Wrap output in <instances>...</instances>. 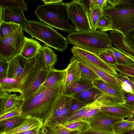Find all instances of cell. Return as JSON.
Here are the masks:
<instances>
[{
	"label": "cell",
	"instance_id": "21",
	"mask_svg": "<svg viewBox=\"0 0 134 134\" xmlns=\"http://www.w3.org/2000/svg\"><path fill=\"white\" fill-rule=\"evenodd\" d=\"M103 93L98 89L93 87L69 96L87 104L96 100Z\"/></svg>",
	"mask_w": 134,
	"mask_h": 134
},
{
	"label": "cell",
	"instance_id": "1",
	"mask_svg": "<svg viewBox=\"0 0 134 134\" xmlns=\"http://www.w3.org/2000/svg\"><path fill=\"white\" fill-rule=\"evenodd\" d=\"M65 92L64 81L52 87L42 84L33 94L24 101L22 115L39 119L43 122L62 94Z\"/></svg>",
	"mask_w": 134,
	"mask_h": 134
},
{
	"label": "cell",
	"instance_id": "26",
	"mask_svg": "<svg viewBox=\"0 0 134 134\" xmlns=\"http://www.w3.org/2000/svg\"><path fill=\"white\" fill-rule=\"evenodd\" d=\"M76 59L78 60L81 71L80 80L92 83L95 80L100 78L92 69L86 66L77 59Z\"/></svg>",
	"mask_w": 134,
	"mask_h": 134
},
{
	"label": "cell",
	"instance_id": "43",
	"mask_svg": "<svg viewBox=\"0 0 134 134\" xmlns=\"http://www.w3.org/2000/svg\"><path fill=\"white\" fill-rule=\"evenodd\" d=\"M8 61L0 59V80L7 77Z\"/></svg>",
	"mask_w": 134,
	"mask_h": 134
},
{
	"label": "cell",
	"instance_id": "58",
	"mask_svg": "<svg viewBox=\"0 0 134 134\" xmlns=\"http://www.w3.org/2000/svg\"><path fill=\"white\" fill-rule=\"evenodd\" d=\"M133 116L134 117V111H133Z\"/></svg>",
	"mask_w": 134,
	"mask_h": 134
},
{
	"label": "cell",
	"instance_id": "52",
	"mask_svg": "<svg viewBox=\"0 0 134 134\" xmlns=\"http://www.w3.org/2000/svg\"><path fill=\"white\" fill-rule=\"evenodd\" d=\"M79 134H110L104 133L95 131L90 129L84 132H80Z\"/></svg>",
	"mask_w": 134,
	"mask_h": 134
},
{
	"label": "cell",
	"instance_id": "32",
	"mask_svg": "<svg viewBox=\"0 0 134 134\" xmlns=\"http://www.w3.org/2000/svg\"><path fill=\"white\" fill-rule=\"evenodd\" d=\"M0 7L20 8L26 11L28 10L27 4L23 0H0Z\"/></svg>",
	"mask_w": 134,
	"mask_h": 134
},
{
	"label": "cell",
	"instance_id": "41",
	"mask_svg": "<svg viewBox=\"0 0 134 134\" xmlns=\"http://www.w3.org/2000/svg\"><path fill=\"white\" fill-rule=\"evenodd\" d=\"M86 105V104L80 100L72 98L69 110L66 118Z\"/></svg>",
	"mask_w": 134,
	"mask_h": 134
},
{
	"label": "cell",
	"instance_id": "47",
	"mask_svg": "<svg viewBox=\"0 0 134 134\" xmlns=\"http://www.w3.org/2000/svg\"><path fill=\"white\" fill-rule=\"evenodd\" d=\"M118 81L120 84L122 90L123 91L127 92L133 94L134 91L131 87L130 86L118 80Z\"/></svg>",
	"mask_w": 134,
	"mask_h": 134
},
{
	"label": "cell",
	"instance_id": "53",
	"mask_svg": "<svg viewBox=\"0 0 134 134\" xmlns=\"http://www.w3.org/2000/svg\"><path fill=\"white\" fill-rule=\"evenodd\" d=\"M61 0H42L44 4H52L60 1Z\"/></svg>",
	"mask_w": 134,
	"mask_h": 134
},
{
	"label": "cell",
	"instance_id": "36",
	"mask_svg": "<svg viewBox=\"0 0 134 134\" xmlns=\"http://www.w3.org/2000/svg\"><path fill=\"white\" fill-rule=\"evenodd\" d=\"M114 67L116 70L121 74L134 77V64L129 65L116 64Z\"/></svg>",
	"mask_w": 134,
	"mask_h": 134
},
{
	"label": "cell",
	"instance_id": "57",
	"mask_svg": "<svg viewBox=\"0 0 134 134\" xmlns=\"http://www.w3.org/2000/svg\"><path fill=\"white\" fill-rule=\"evenodd\" d=\"M132 111L133 112L134 111V108H133V109L132 110Z\"/></svg>",
	"mask_w": 134,
	"mask_h": 134
},
{
	"label": "cell",
	"instance_id": "16",
	"mask_svg": "<svg viewBox=\"0 0 134 134\" xmlns=\"http://www.w3.org/2000/svg\"><path fill=\"white\" fill-rule=\"evenodd\" d=\"M27 60L19 54L9 60L6 77L19 78L23 73Z\"/></svg>",
	"mask_w": 134,
	"mask_h": 134
},
{
	"label": "cell",
	"instance_id": "40",
	"mask_svg": "<svg viewBox=\"0 0 134 134\" xmlns=\"http://www.w3.org/2000/svg\"><path fill=\"white\" fill-rule=\"evenodd\" d=\"M92 85L93 87L98 89L103 93H105L110 86L100 78L95 80L92 82Z\"/></svg>",
	"mask_w": 134,
	"mask_h": 134
},
{
	"label": "cell",
	"instance_id": "2",
	"mask_svg": "<svg viewBox=\"0 0 134 134\" xmlns=\"http://www.w3.org/2000/svg\"><path fill=\"white\" fill-rule=\"evenodd\" d=\"M46 67L42 47L36 55L28 59L22 75L14 79L5 77L0 80V86L9 93L18 92L23 98Z\"/></svg>",
	"mask_w": 134,
	"mask_h": 134
},
{
	"label": "cell",
	"instance_id": "6",
	"mask_svg": "<svg viewBox=\"0 0 134 134\" xmlns=\"http://www.w3.org/2000/svg\"><path fill=\"white\" fill-rule=\"evenodd\" d=\"M25 31L32 38H35L44 43L48 47L59 51L63 52L68 47L67 39L51 27L41 22L28 21Z\"/></svg>",
	"mask_w": 134,
	"mask_h": 134
},
{
	"label": "cell",
	"instance_id": "56",
	"mask_svg": "<svg viewBox=\"0 0 134 134\" xmlns=\"http://www.w3.org/2000/svg\"><path fill=\"white\" fill-rule=\"evenodd\" d=\"M36 134H41V133L40 132V130Z\"/></svg>",
	"mask_w": 134,
	"mask_h": 134
},
{
	"label": "cell",
	"instance_id": "54",
	"mask_svg": "<svg viewBox=\"0 0 134 134\" xmlns=\"http://www.w3.org/2000/svg\"><path fill=\"white\" fill-rule=\"evenodd\" d=\"M133 114L129 118L127 119V120L129 121H134V119L133 118Z\"/></svg>",
	"mask_w": 134,
	"mask_h": 134
},
{
	"label": "cell",
	"instance_id": "10",
	"mask_svg": "<svg viewBox=\"0 0 134 134\" xmlns=\"http://www.w3.org/2000/svg\"><path fill=\"white\" fill-rule=\"evenodd\" d=\"M123 119L100 110L88 119L87 122L90 129L93 130L104 133L114 134L113 125Z\"/></svg>",
	"mask_w": 134,
	"mask_h": 134
},
{
	"label": "cell",
	"instance_id": "34",
	"mask_svg": "<svg viewBox=\"0 0 134 134\" xmlns=\"http://www.w3.org/2000/svg\"><path fill=\"white\" fill-rule=\"evenodd\" d=\"M97 54L107 63L114 66L116 64V59L110 49Z\"/></svg>",
	"mask_w": 134,
	"mask_h": 134
},
{
	"label": "cell",
	"instance_id": "18",
	"mask_svg": "<svg viewBox=\"0 0 134 134\" xmlns=\"http://www.w3.org/2000/svg\"><path fill=\"white\" fill-rule=\"evenodd\" d=\"M42 47V46L36 40L25 36L24 42L19 54L29 59L35 56Z\"/></svg>",
	"mask_w": 134,
	"mask_h": 134
},
{
	"label": "cell",
	"instance_id": "46",
	"mask_svg": "<svg viewBox=\"0 0 134 134\" xmlns=\"http://www.w3.org/2000/svg\"><path fill=\"white\" fill-rule=\"evenodd\" d=\"M100 111V108L91 110L85 114L79 121H82L87 122L88 119L94 116Z\"/></svg>",
	"mask_w": 134,
	"mask_h": 134
},
{
	"label": "cell",
	"instance_id": "20",
	"mask_svg": "<svg viewBox=\"0 0 134 134\" xmlns=\"http://www.w3.org/2000/svg\"><path fill=\"white\" fill-rule=\"evenodd\" d=\"M66 71L65 69L59 70L54 68L51 69L42 85L46 87H52L58 85L64 80Z\"/></svg>",
	"mask_w": 134,
	"mask_h": 134
},
{
	"label": "cell",
	"instance_id": "38",
	"mask_svg": "<svg viewBox=\"0 0 134 134\" xmlns=\"http://www.w3.org/2000/svg\"><path fill=\"white\" fill-rule=\"evenodd\" d=\"M22 107L15 108L0 114V121L22 115Z\"/></svg>",
	"mask_w": 134,
	"mask_h": 134
},
{
	"label": "cell",
	"instance_id": "15",
	"mask_svg": "<svg viewBox=\"0 0 134 134\" xmlns=\"http://www.w3.org/2000/svg\"><path fill=\"white\" fill-rule=\"evenodd\" d=\"M65 69L66 74L64 80L65 92L69 87L80 80L81 78V72L78 61L73 55Z\"/></svg>",
	"mask_w": 134,
	"mask_h": 134
},
{
	"label": "cell",
	"instance_id": "8",
	"mask_svg": "<svg viewBox=\"0 0 134 134\" xmlns=\"http://www.w3.org/2000/svg\"><path fill=\"white\" fill-rule=\"evenodd\" d=\"M68 4L69 18L74 25L77 31L91 30L88 13L83 4L78 0H73Z\"/></svg>",
	"mask_w": 134,
	"mask_h": 134
},
{
	"label": "cell",
	"instance_id": "19",
	"mask_svg": "<svg viewBox=\"0 0 134 134\" xmlns=\"http://www.w3.org/2000/svg\"><path fill=\"white\" fill-rule=\"evenodd\" d=\"M100 110L101 111L124 119L129 118L133 114L132 110L124 104L101 107Z\"/></svg>",
	"mask_w": 134,
	"mask_h": 134
},
{
	"label": "cell",
	"instance_id": "13",
	"mask_svg": "<svg viewBox=\"0 0 134 134\" xmlns=\"http://www.w3.org/2000/svg\"><path fill=\"white\" fill-rule=\"evenodd\" d=\"M0 23L2 22L12 23L20 25L25 30L28 20L25 18L24 10L20 8L0 7Z\"/></svg>",
	"mask_w": 134,
	"mask_h": 134
},
{
	"label": "cell",
	"instance_id": "4",
	"mask_svg": "<svg viewBox=\"0 0 134 134\" xmlns=\"http://www.w3.org/2000/svg\"><path fill=\"white\" fill-rule=\"evenodd\" d=\"M68 5L62 0L55 3L38 6L35 14L40 21L63 31L71 33L77 31L69 22Z\"/></svg>",
	"mask_w": 134,
	"mask_h": 134
},
{
	"label": "cell",
	"instance_id": "28",
	"mask_svg": "<svg viewBox=\"0 0 134 134\" xmlns=\"http://www.w3.org/2000/svg\"><path fill=\"white\" fill-rule=\"evenodd\" d=\"M93 87L92 83L80 80L67 89L65 93L70 96Z\"/></svg>",
	"mask_w": 134,
	"mask_h": 134
},
{
	"label": "cell",
	"instance_id": "22",
	"mask_svg": "<svg viewBox=\"0 0 134 134\" xmlns=\"http://www.w3.org/2000/svg\"><path fill=\"white\" fill-rule=\"evenodd\" d=\"M110 33L113 44L115 48L134 60V51L126 46L123 39L122 35L114 30H110Z\"/></svg>",
	"mask_w": 134,
	"mask_h": 134
},
{
	"label": "cell",
	"instance_id": "23",
	"mask_svg": "<svg viewBox=\"0 0 134 134\" xmlns=\"http://www.w3.org/2000/svg\"><path fill=\"white\" fill-rule=\"evenodd\" d=\"M27 117L23 115L14 116L0 121L1 133L13 128L24 120Z\"/></svg>",
	"mask_w": 134,
	"mask_h": 134
},
{
	"label": "cell",
	"instance_id": "33",
	"mask_svg": "<svg viewBox=\"0 0 134 134\" xmlns=\"http://www.w3.org/2000/svg\"><path fill=\"white\" fill-rule=\"evenodd\" d=\"M63 126L70 131H76L80 132H84L90 129L88 124L82 121H76Z\"/></svg>",
	"mask_w": 134,
	"mask_h": 134
},
{
	"label": "cell",
	"instance_id": "9",
	"mask_svg": "<svg viewBox=\"0 0 134 134\" xmlns=\"http://www.w3.org/2000/svg\"><path fill=\"white\" fill-rule=\"evenodd\" d=\"M72 98L64 92L43 122V126L62 124L68 114Z\"/></svg>",
	"mask_w": 134,
	"mask_h": 134
},
{
	"label": "cell",
	"instance_id": "25",
	"mask_svg": "<svg viewBox=\"0 0 134 134\" xmlns=\"http://www.w3.org/2000/svg\"><path fill=\"white\" fill-rule=\"evenodd\" d=\"M113 129L114 134H123L134 129V121L122 119L114 124Z\"/></svg>",
	"mask_w": 134,
	"mask_h": 134
},
{
	"label": "cell",
	"instance_id": "51",
	"mask_svg": "<svg viewBox=\"0 0 134 134\" xmlns=\"http://www.w3.org/2000/svg\"><path fill=\"white\" fill-rule=\"evenodd\" d=\"M41 128H38L22 132L13 134H36L38 132Z\"/></svg>",
	"mask_w": 134,
	"mask_h": 134
},
{
	"label": "cell",
	"instance_id": "50",
	"mask_svg": "<svg viewBox=\"0 0 134 134\" xmlns=\"http://www.w3.org/2000/svg\"><path fill=\"white\" fill-rule=\"evenodd\" d=\"M41 134H55L48 127L43 126L40 130Z\"/></svg>",
	"mask_w": 134,
	"mask_h": 134
},
{
	"label": "cell",
	"instance_id": "29",
	"mask_svg": "<svg viewBox=\"0 0 134 134\" xmlns=\"http://www.w3.org/2000/svg\"><path fill=\"white\" fill-rule=\"evenodd\" d=\"M110 49L115 57L116 64L129 65L134 64V60L117 48L112 47Z\"/></svg>",
	"mask_w": 134,
	"mask_h": 134
},
{
	"label": "cell",
	"instance_id": "17",
	"mask_svg": "<svg viewBox=\"0 0 134 134\" xmlns=\"http://www.w3.org/2000/svg\"><path fill=\"white\" fill-rule=\"evenodd\" d=\"M43 122L39 119L28 116L23 121L13 128L1 134H13L38 128H41Z\"/></svg>",
	"mask_w": 134,
	"mask_h": 134
},
{
	"label": "cell",
	"instance_id": "7",
	"mask_svg": "<svg viewBox=\"0 0 134 134\" xmlns=\"http://www.w3.org/2000/svg\"><path fill=\"white\" fill-rule=\"evenodd\" d=\"M25 36L21 27L9 36L0 38V59L9 61L19 54Z\"/></svg>",
	"mask_w": 134,
	"mask_h": 134
},
{
	"label": "cell",
	"instance_id": "35",
	"mask_svg": "<svg viewBox=\"0 0 134 134\" xmlns=\"http://www.w3.org/2000/svg\"><path fill=\"white\" fill-rule=\"evenodd\" d=\"M112 25L111 20L103 14L97 24V29L99 31L104 32L111 30Z\"/></svg>",
	"mask_w": 134,
	"mask_h": 134
},
{
	"label": "cell",
	"instance_id": "59",
	"mask_svg": "<svg viewBox=\"0 0 134 134\" xmlns=\"http://www.w3.org/2000/svg\"></svg>",
	"mask_w": 134,
	"mask_h": 134
},
{
	"label": "cell",
	"instance_id": "39",
	"mask_svg": "<svg viewBox=\"0 0 134 134\" xmlns=\"http://www.w3.org/2000/svg\"><path fill=\"white\" fill-rule=\"evenodd\" d=\"M122 36L125 44L129 48L134 51V29L131 30L125 36Z\"/></svg>",
	"mask_w": 134,
	"mask_h": 134
},
{
	"label": "cell",
	"instance_id": "5",
	"mask_svg": "<svg viewBox=\"0 0 134 134\" xmlns=\"http://www.w3.org/2000/svg\"><path fill=\"white\" fill-rule=\"evenodd\" d=\"M67 40L69 43L96 54L112 47V42L109 35L99 31H76L69 33Z\"/></svg>",
	"mask_w": 134,
	"mask_h": 134
},
{
	"label": "cell",
	"instance_id": "55",
	"mask_svg": "<svg viewBox=\"0 0 134 134\" xmlns=\"http://www.w3.org/2000/svg\"><path fill=\"white\" fill-rule=\"evenodd\" d=\"M123 134H134V130L133 129L132 130Z\"/></svg>",
	"mask_w": 134,
	"mask_h": 134
},
{
	"label": "cell",
	"instance_id": "3",
	"mask_svg": "<svg viewBox=\"0 0 134 134\" xmlns=\"http://www.w3.org/2000/svg\"><path fill=\"white\" fill-rule=\"evenodd\" d=\"M107 0L103 12L112 22L111 30L124 36L134 29V0Z\"/></svg>",
	"mask_w": 134,
	"mask_h": 134
},
{
	"label": "cell",
	"instance_id": "14",
	"mask_svg": "<svg viewBox=\"0 0 134 134\" xmlns=\"http://www.w3.org/2000/svg\"><path fill=\"white\" fill-rule=\"evenodd\" d=\"M71 52L72 54L76 53L81 55L111 75L116 76L118 74L114 66L105 63L100 59L97 54L87 51L74 46L71 48Z\"/></svg>",
	"mask_w": 134,
	"mask_h": 134
},
{
	"label": "cell",
	"instance_id": "45",
	"mask_svg": "<svg viewBox=\"0 0 134 134\" xmlns=\"http://www.w3.org/2000/svg\"><path fill=\"white\" fill-rule=\"evenodd\" d=\"M78 1L83 4L88 13L93 8L96 6V0H78Z\"/></svg>",
	"mask_w": 134,
	"mask_h": 134
},
{
	"label": "cell",
	"instance_id": "30",
	"mask_svg": "<svg viewBox=\"0 0 134 134\" xmlns=\"http://www.w3.org/2000/svg\"><path fill=\"white\" fill-rule=\"evenodd\" d=\"M103 14V10L96 6L88 13L91 30H96L97 24Z\"/></svg>",
	"mask_w": 134,
	"mask_h": 134
},
{
	"label": "cell",
	"instance_id": "12",
	"mask_svg": "<svg viewBox=\"0 0 134 134\" xmlns=\"http://www.w3.org/2000/svg\"><path fill=\"white\" fill-rule=\"evenodd\" d=\"M73 55L84 64L93 71L102 79L114 88L122 91L120 84L115 76L103 70L81 55L76 53Z\"/></svg>",
	"mask_w": 134,
	"mask_h": 134
},
{
	"label": "cell",
	"instance_id": "44",
	"mask_svg": "<svg viewBox=\"0 0 134 134\" xmlns=\"http://www.w3.org/2000/svg\"><path fill=\"white\" fill-rule=\"evenodd\" d=\"M123 91L124 96L126 99V102L124 105L130 108L132 110L134 108V92L133 94H132Z\"/></svg>",
	"mask_w": 134,
	"mask_h": 134
},
{
	"label": "cell",
	"instance_id": "37",
	"mask_svg": "<svg viewBox=\"0 0 134 134\" xmlns=\"http://www.w3.org/2000/svg\"><path fill=\"white\" fill-rule=\"evenodd\" d=\"M46 126L48 127L55 134H79L80 133L76 131H70L61 124Z\"/></svg>",
	"mask_w": 134,
	"mask_h": 134
},
{
	"label": "cell",
	"instance_id": "42",
	"mask_svg": "<svg viewBox=\"0 0 134 134\" xmlns=\"http://www.w3.org/2000/svg\"><path fill=\"white\" fill-rule=\"evenodd\" d=\"M115 77L118 81L130 86L134 92V77H129L120 73L118 74Z\"/></svg>",
	"mask_w": 134,
	"mask_h": 134
},
{
	"label": "cell",
	"instance_id": "31",
	"mask_svg": "<svg viewBox=\"0 0 134 134\" xmlns=\"http://www.w3.org/2000/svg\"><path fill=\"white\" fill-rule=\"evenodd\" d=\"M21 27L18 24L2 22L0 23V38H3L11 35Z\"/></svg>",
	"mask_w": 134,
	"mask_h": 134
},
{
	"label": "cell",
	"instance_id": "24",
	"mask_svg": "<svg viewBox=\"0 0 134 134\" xmlns=\"http://www.w3.org/2000/svg\"><path fill=\"white\" fill-rule=\"evenodd\" d=\"M5 100L3 110L0 114L15 108L22 106L24 102L20 94L18 95L15 93L10 94Z\"/></svg>",
	"mask_w": 134,
	"mask_h": 134
},
{
	"label": "cell",
	"instance_id": "48",
	"mask_svg": "<svg viewBox=\"0 0 134 134\" xmlns=\"http://www.w3.org/2000/svg\"><path fill=\"white\" fill-rule=\"evenodd\" d=\"M108 4L107 0H96V6L102 10Z\"/></svg>",
	"mask_w": 134,
	"mask_h": 134
},
{
	"label": "cell",
	"instance_id": "49",
	"mask_svg": "<svg viewBox=\"0 0 134 134\" xmlns=\"http://www.w3.org/2000/svg\"><path fill=\"white\" fill-rule=\"evenodd\" d=\"M10 94L7 92L2 87L0 86V98L6 99Z\"/></svg>",
	"mask_w": 134,
	"mask_h": 134
},
{
	"label": "cell",
	"instance_id": "11",
	"mask_svg": "<svg viewBox=\"0 0 134 134\" xmlns=\"http://www.w3.org/2000/svg\"><path fill=\"white\" fill-rule=\"evenodd\" d=\"M110 104L109 96L103 93L95 101L86 104L66 118L62 124L64 125L78 121L85 114L91 110L99 108L101 107L109 105Z\"/></svg>",
	"mask_w": 134,
	"mask_h": 134
},
{
	"label": "cell",
	"instance_id": "27",
	"mask_svg": "<svg viewBox=\"0 0 134 134\" xmlns=\"http://www.w3.org/2000/svg\"><path fill=\"white\" fill-rule=\"evenodd\" d=\"M42 48L44 51L46 67L48 71L54 68L57 61V55L48 46L43 44Z\"/></svg>",
	"mask_w": 134,
	"mask_h": 134
}]
</instances>
